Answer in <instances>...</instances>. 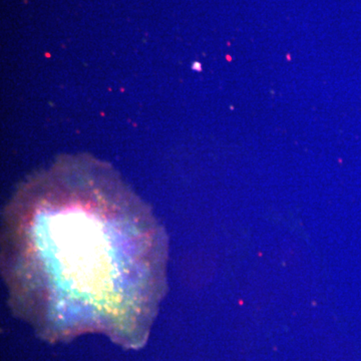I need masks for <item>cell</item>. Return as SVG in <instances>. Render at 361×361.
<instances>
[{
  "mask_svg": "<svg viewBox=\"0 0 361 361\" xmlns=\"http://www.w3.org/2000/svg\"><path fill=\"white\" fill-rule=\"evenodd\" d=\"M167 259L149 207L90 155L59 157L30 176L4 210L9 306L45 341L102 332L142 348L167 289Z\"/></svg>",
  "mask_w": 361,
  "mask_h": 361,
  "instance_id": "1",
  "label": "cell"
}]
</instances>
